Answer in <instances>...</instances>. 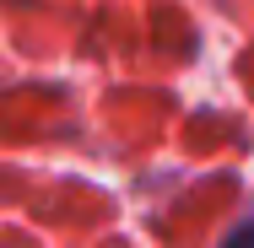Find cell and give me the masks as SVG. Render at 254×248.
<instances>
[{
	"label": "cell",
	"instance_id": "6da1fadb",
	"mask_svg": "<svg viewBox=\"0 0 254 248\" xmlns=\"http://www.w3.org/2000/svg\"><path fill=\"white\" fill-rule=\"evenodd\" d=\"M222 248H254V216H249V221H238V227L222 238Z\"/></svg>",
	"mask_w": 254,
	"mask_h": 248
}]
</instances>
